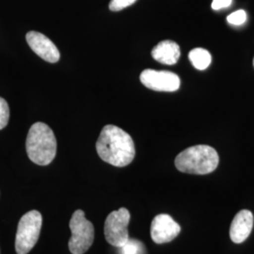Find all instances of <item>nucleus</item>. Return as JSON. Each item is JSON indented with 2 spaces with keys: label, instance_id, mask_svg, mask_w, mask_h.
I'll return each instance as SVG.
<instances>
[{
  "label": "nucleus",
  "instance_id": "f257e3e1",
  "mask_svg": "<svg viewBox=\"0 0 254 254\" xmlns=\"http://www.w3.org/2000/svg\"><path fill=\"white\" fill-rule=\"evenodd\" d=\"M96 151L102 160L115 167H126L136 154L131 136L120 127L109 125L102 129L96 142Z\"/></svg>",
  "mask_w": 254,
  "mask_h": 254
},
{
  "label": "nucleus",
  "instance_id": "f03ea898",
  "mask_svg": "<svg viewBox=\"0 0 254 254\" xmlns=\"http://www.w3.org/2000/svg\"><path fill=\"white\" fill-rule=\"evenodd\" d=\"M27 156L33 163L47 166L57 154V139L52 129L44 123L30 127L27 136Z\"/></svg>",
  "mask_w": 254,
  "mask_h": 254
},
{
  "label": "nucleus",
  "instance_id": "7ed1b4c3",
  "mask_svg": "<svg viewBox=\"0 0 254 254\" xmlns=\"http://www.w3.org/2000/svg\"><path fill=\"white\" fill-rule=\"evenodd\" d=\"M219 156L208 145H196L183 151L175 158L178 171L190 174H208L218 168Z\"/></svg>",
  "mask_w": 254,
  "mask_h": 254
},
{
  "label": "nucleus",
  "instance_id": "20e7f679",
  "mask_svg": "<svg viewBox=\"0 0 254 254\" xmlns=\"http://www.w3.org/2000/svg\"><path fill=\"white\" fill-rule=\"evenodd\" d=\"M42 223L43 217L37 210L29 211L20 218L15 237V251L17 254H27L36 245Z\"/></svg>",
  "mask_w": 254,
  "mask_h": 254
},
{
  "label": "nucleus",
  "instance_id": "39448f33",
  "mask_svg": "<svg viewBox=\"0 0 254 254\" xmlns=\"http://www.w3.org/2000/svg\"><path fill=\"white\" fill-rule=\"evenodd\" d=\"M72 236L69 240V250L72 254H84L91 248L94 240V227L82 210H76L70 220Z\"/></svg>",
  "mask_w": 254,
  "mask_h": 254
},
{
  "label": "nucleus",
  "instance_id": "423d86ee",
  "mask_svg": "<svg viewBox=\"0 0 254 254\" xmlns=\"http://www.w3.org/2000/svg\"><path fill=\"white\" fill-rule=\"evenodd\" d=\"M130 218L129 211L124 207L109 214L104 228L105 237L108 243L118 249L127 244L129 240L128 225Z\"/></svg>",
  "mask_w": 254,
  "mask_h": 254
},
{
  "label": "nucleus",
  "instance_id": "0eeeda50",
  "mask_svg": "<svg viewBox=\"0 0 254 254\" xmlns=\"http://www.w3.org/2000/svg\"><path fill=\"white\" fill-rule=\"evenodd\" d=\"M139 78L146 88L153 91L173 92L177 91L181 85L179 76L170 71L147 69L140 73Z\"/></svg>",
  "mask_w": 254,
  "mask_h": 254
},
{
  "label": "nucleus",
  "instance_id": "6e6552de",
  "mask_svg": "<svg viewBox=\"0 0 254 254\" xmlns=\"http://www.w3.org/2000/svg\"><path fill=\"white\" fill-rule=\"evenodd\" d=\"M180 232V225L167 214L157 215L151 224V237L156 244H165L173 241L179 236Z\"/></svg>",
  "mask_w": 254,
  "mask_h": 254
},
{
  "label": "nucleus",
  "instance_id": "1a4fd4ad",
  "mask_svg": "<svg viewBox=\"0 0 254 254\" xmlns=\"http://www.w3.org/2000/svg\"><path fill=\"white\" fill-rule=\"evenodd\" d=\"M26 39L27 45L33 50V52L47 63L56 64L60 61L61 53L59 49L46 35L37 31H29Z\"/></svg>",
  "mask_w": 254,
  "mask_h": 254
},
{
  "label": "nucleus",
  "instance_id": "9d476101",
  "mask_svg": "<svg viewBox=\"0 0 254 254\" xmlns=\"http://www.w3.org/2000/svg\"><path fill=\"white\" fill-rule=\"evenodd\" d=\"M254 215L250 210H241L233 219L230 228V237L236 244L244 242L254 227Z\"/></svg>",
  "mask_w": 254,
  "mask_h": 254
},
{
  "label": "nucleus",
  "instance_id": "9b49d317",
  "mask_svg": "<svg viewBox=\"0 0 254 254\" xmlns=\"http://www.w3.org/2000/svg\"><path fill=\"white\" fill-rule=\"evenodd\" d=\"M180 47L173 41H162L152 50V57L160 64L173 65L180 59Z\"/></svg>",
  "mask_w": 254,
  "mask_h": 254
},
{
  "label": "nucleus",
  "instance_id": "f8f14e48",
  "mask_svg": "<svg viewBox=\"0 0 254 254\" xmlns=\"http://www.w3.org/2000/svg\"><path fill=\"white\" fill-rule=\"evenodd\" d=\"M189 58L192 65L200 71L205 70L212 62V56L203 48L192 49L189 54Z\"/></svg>",
  "mask_w": 254,
  "mask_h": 254
},
{
  "label": "nucleus",
  "instance_id": "ddd939ff",
  "mask_svg": "<svg viewBox=\"0 0 254 254\" xmlns=\"http://www.w3.org/2000/svg\"><path fill=\"white\" fill-rule=\"evenodd\" d=\"M119 249L120 254H143L144 252V246L140 241L130 238L126 245Z\"/></svg>",
  "mask_w": 254,
  "mask_h": 254
},
{
  "label": "nucleus",
  "instance_id": "4468645a",
  "mask_svg": "<svg viewBox=\"0 0 254 254\" xmlns=\"http://www.w3.org/2000/svg\"><path fill=\"white\" fill-rule=\"evenodd\" d=\"M9 105L5 99L0 97V130L7 127L9 123Z\"/></svg>",
  "mask_w": 254,
  "mask_h": 254
},
{
  "label": "nucleus",
  "instance_id": "2eb2a0df",
  "mask_svg": "<svg viewBox=\"0 0 254 254\" xmlns=\"http://www.w3.org/2000/svg\"><path fill=\"white\" fill-rule=\"evenodd\" d=\"M247 20V13L245 10L239 9L235 12L231 13L227 17V22L233 26H241Z\"/></svg>",
  "mask_w": 254,
  "mask_h": 254
},
{
  "label": "nucleus",
  "instance_id": "dca6fc26",
  "mask_svg": "<svg viewBox=\"0 0 254 254\" xmlns=\"http://www.w3.org/2000/svg\"><path fill=\"white\" fill-rule=\"evenodd\" d=\"M136 1V0H111L109 3V9L112 11H119L131 6Z\"/></svg>",
  "mask_w": 254,
  "mask_h": 254
},
{
  "label": "nucleus",
  "instance_id": "f3484780",
  "mask_svg": "<svg viewBox=\"0 0 254 254\" xmlns=\"http://www.w3.org/2000/svg\"><path fill=\"white\" fill-rule=\"evenodd\" d=\"M233 0H213L211 7L212 9L215 10H218V9H225L231 6Z\"/></svg>",
  "mask_w": 254,
  "mask_h": 254
},
{
  "label": "nucleus",
  "instance_id": "a211bd4d",
  "mask_svg": "<svg viewBox=\"0 0 254 254\" xmlns=\"http://www.w3.org/2000/svg\"></svg>",
  "mask_w": 254,
  "mask_h": 254
}]
</instances>
